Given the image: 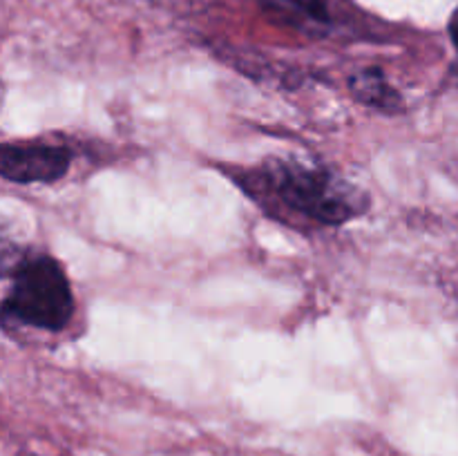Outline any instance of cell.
I'll list each match as a JSON object with an SVG mask.
<instances>
[{
  "label": "cell",
  "mask_w": 458,
  "mask_h": 456,
  "mask_svg": "<svg viewBox=\"0 0 458 456\" xmlns=\"http://www.w3.org/2000/svg\"><path fill=\"white\" fill-rule=\"evenodd\" d=\"M349 89L358 103L376 107L380 112H398L403 107L401 94L389 85L380 67H367V70L356 72L349 79Z\"/></svg>",
  "instance_id": "5"
},
{
  "label": "cell",
  "mask_w": 458,
  "mask_h": 456,
  "mask_svg": "<svg viewBox=\"0 0 458 456\" xmlns=\"http://www.w3.org/2000/svg\"><path fill=\"white\" fill-rule=\"evenodd\" d=\"M231 179L264 213L291 226L335 228L369 208V197L347 179L300 159L271 156L249 170H235Z\"/></svg>",
  "instance_id": "1"
},
{
  "label": "cell",
  "mask_w": 458,
  "mask_h": 456,
  "mask_svg": "<svg viewBox=\"0 0 458 456\" xmlns=\"http://www.w3.org/2000/svg\"><path fill=\"white\" fill-rule=\"evenodd\" d=\"M72 150L61 143H4L0 174L12 183H52L70 170Z\"/></svg>",
  "instance_id": "3"
},
{
  "label": "cell",
  "mask_w": 458,
  "mask_h": 456,
  "mask_svg": "<svg viewBox=\"0 0 458 456\" xmlns=\"http://www.w3.org/2000/svg\"><path fill=\"white\" fill-rule=\"evenodd\" d=\"M262 4L271 16L302 34L322 36L331 27V13L325 0H262Z\"/></svg>",
  "instance_id": "4"
},
{
  "label": "cell",
  "mask_w": 458,
  "mask_h": 456,
  "mask_svg": "<svg viewBox=\"0 0 458 456\" xmlns=\"http://www.w3.org/2000/svg\"><path fill=\"white\" fill-rule=\"evenodd\" d=\"M74 317V293L61 264L45 253L16 259L3 298V322L58 334Z\"/></svg>",
  "instance_id": "2"
},
{
  "label": "cell",
  "mask_w": 458,
  "mask_h": 456,
  "mask_svg": "<svg viewBox=\"0 0 458 456\" xmlns=\"http://www.w3.org/2000/svg\"><path fill=\"white\" fill-rule=\"evenodd\" d=\"M447 34H450L452 45H454V49L458 54V7L454 9V12H452L450 22H447Z\"/></svg>",
  "instance_id": "6"
}]
</instances>
